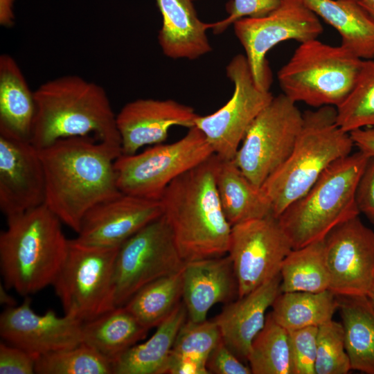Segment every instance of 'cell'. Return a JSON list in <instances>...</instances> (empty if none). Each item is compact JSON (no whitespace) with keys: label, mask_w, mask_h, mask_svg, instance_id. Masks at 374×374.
<instances>
[{"label":"cell","mask_w":374,"mask_h":374,"mask_svg":"<svg viewBox=\"0 0 374 374\" xmlns=\"http://www.w3.org/2000/svg\"><path fill=\"white\" fill-rule=\"evenodd\" d=\"M349 132L337 122V109L323 106L303 113V124L287 159L260 186L273 215H280L305 195L334 162L349 155L354 147Z\"/></svg>","instance_id":"5b68a950"},{"label":"cell","mask_w":374,"mask_h":374,"mask_svg":"<svg viewBox=\"0 0 374 374\" xmlns=\"http://www.w3.org/2000/svg\"><path fill=\"white\" fill-rule=\"evenodd\" d=\"M148 330L124 306L116 307L82 323V342L113 362Z\"/></svg>","instance_id":"83f0119b"},{"label":"cell","mask_w":374,"mask_h":374,"mask_svg":"<svg viewBox=\"0 0 374 374\" xmlns=\"http://www.w3.org/2000/svg\"><path fill=\"white\" fill-rule=\"evenodd\" d=\"M238 297L233 266L228 254L186 262L183 271V302L188 319L206 320L210 309L219 303Z\"/></svg>","instance_id":"ffe728a7"},{"label":"cell","mask_w":374,"mask_h":374,"mask_svg":"<svg viewBox=\"0 0 374 374\" xmlns=\"http://www.w3.org/2000/svg\"><path fill=\"white\" fill-rule=\"evenodd\" d=\"M350 370L342 323L332 319L319 326L315 374H346Z\"/></svg>","instance_id":"d590c367"},{"label":"cell","mask_w":374,"mask_h":374,"mask_svg":"<svg viewBox=\"0 0 374 374\" xmlns=\"http://www.w3.org/2000/svg\"><path fill=\"white\" fill-rule=\"evenodd\" d=\"M206 368L209 373L215 374H251L247 366L221 339L210 354Z\"/></svg>","instance_id":"ab89813d"},{"label":"cell","mask_w":374,"mask_h":374,"mask_svg":"<svg viewBox=\"0 0 374 374\" xmlns=\"http://www.w3.org/2000/svg\"><path fill=\"white\" fill-rule=\"evenodd\" d=\"M215 177L223 212L231 226L274 215L271 204L261 188L244 175L233 159L218 157Z\"/></svg>","instance_id":"603a6c76"},{"label":"cell","mask_w":374,"mask_h":374,"mask_svg":"<svg viewBox=\"0 0 374 374\" xmlns=\"http://www.w3.org/2000/svg\"><path fill=\"white\" fill-rule=\"evenodd\" d=\"M15 0H0V24L5 27H10L14 23Z\"/></svg>","instance_id":"7bdbcfd3"},{"label":"cell","mask_w":374,"mask_h":374,"mask_svg":"<svg viewBox=\"0 0 374 374\" xmlns=\"http://www.w3.org/2000/svg\"><path fill=\"white\" fill-rule=\"evenodd\" d=\"M318 326L289 331L294 374H315Z\"/></svg>","instance_id":"8d00e7d4"},{"label":"cell","mask_w":374,"mask_h":374,"mask_svg":"<svg viewBox=\"0 0 374 374\" xmlns=\"http://www.w3.org/2000/svg\"><path fill=\"white\" fill-rule=\"evenodd\" d=\"M37 357L5 341L0 344L1 374H33Z\"/></svg>","instance_id":"f35d334b"},{"label":"cell","mask_w":374,"mask_h":374,"mask_svg":"<svg viewBox=\"0 0 374 374\" xmlns=\"http://www.w3.org/2000/svg\"><path fill=\"white\" fill-rule=\"evenodd\" d=\"M184 268L145 285L123 306L146 328L157 327L181 302Z\"/></svg>","instance_id":"4dcf8cb0"},{"label":"cell","mask_w":374,"mask_h":374,"mask_svg":"<svg viewBox=\"0 0 374 374\" xmlns=\"http://www.w3.org/2000/svg\"><path fill=\"white\" fill-rule=\"evenodd\" d=\"M162 16L159 44L169 58L193 60L210 53L206 35L210 23L202 21L193 0H155Z\"/></svg>","instance_id":"7402d4cb"},{"label":"cell","mask_w":374,"mask_h":374,"mask_svg":"<svg viewBox=\"0 0 374 374\" xmlns=\"http://www.w3.org/2000/svg\"><path fill=\"white\" fill-rule=\"evenodd\" d=\"M188 319L181 302L145 342L135 344L113 362L114 374H163L178 332Z\"/></svg>","instance_id":"cb8c5ba5"},{"label":"cell","mask_w":374,"mask_h":374,"mask_svg":"<svg viewBox=\"0 0 374 374\" xmlns=\"http://www.w3.org/2000/svg\"><path fill=\"white\" fill-rule=\"evenodd\" d=\"M218 157L182 174L166 188L160 202L185 262L228 253L232 226L223 212L215 184Z\"/></svg>","instance_id":"7a4b0ae2"},{"label":"cell","mask_w":374,"mask_h":374,"mask_svg":"<svg viewBox=\"0 0 374 374\" xmlns=\"http://www.w3.org/2000/svg\"><path fill=\"white\" fill-rule=\"evenodd\" d=\"M226 74L233 84L232 96L214 113L199 115L195 127L215 155L233 160L250 125L274 96L256 85L245 55H235L226 67Z\"/></svg>","instance_id":"4fadbf2b"},{"label":"cell","mask_w":374,"mask_h":374,"mask_svg":"<svg viewBox=\"0 0 374 374\" xmlns=\"http://www.w3.org/2000/svg\"><path fill=\"white\" fill-rule=\"evenodd\" d=\"M38 374H112V362L90 346L79 345L37 357Z\"/></svg>","instance_id":"d6a6232c"},{"label":"cell","mask_w":374,"mask_h":374,"mask_svg":"<svg viewBox=\"0 0 374 374\" xmlns=\"http://www.w3.org/2000/svg\"><path fill=\"white\" fill-rule=\"evenodd\" d=\"M292 249L274 215L232 226L227 254L238 282V298L279 274L283 260Z\"/></svg>","instance_id":"5bb4252c"},{"label":"cell","mask_w":374,"mask_h":374,"mask_svg":"<svg viewBox=\"0 0 374 374\" xmlns=\"http://www.w3.org/2000/svg\"><path fill=\"white\" fill-rule=\"evenodd\" d=\"M280 274L281 292H320L329 290L324 240L293 249L283 260Z\"/></svg>","instance_id":"f546056e"},{"label":"cell","mask_w":374,"mask_h":374,"mask_svg":"<svg viewBox=\"0 0 374 374\" xmlns=\"http://www.w3.org/2000/svg\"><path fill=\"white\" fill-rule=\"evenodd\" d=\"M39 152L46 179L44 204L76 233L90 208L121 193L114 170L121 147L91 136H73Z\"/></svg>","instance_id":"6da1fadb"},{"label":"cell","mask_w":374,"mask_h":374,"mask_svg":"<svg viewBox=\"0 0 374 374\" xmlns=\"http://www.w3.org/2000/svg\"><path fill=\"white\" fill-rule=\"evenodd\" d=\"M364 60L340 46L317 39L301 43L278 72L283 93L312 107H337L348 96Z\"/></svg>","instance_id":"52a82bcc"},{"label":"cell","mask_w":374,"mask_h":374,"mask_svg":"<svg viewBox=\"0 0 374 374\" xmlns=\"http://www.w3.org/2000/svg\"><path fill=\"white\" fill-rule=\"evenodd\" d=\"M185 265L172 231L161 215L119 247L114 272L116 307L123 306L145 285L180 271Z\"/></svg>","instance_id":"7c38bea8"},{"label":"cell","mask_w":374,"mask_h":374,"mask_svg":"<svg viewBox=\"0 0 374 374\" xmlns=\"http://www.w3.org/2000/svg\"><path fill=\"white\" fill-rule=\"evenodd\" d=\"M46 179L39 150L0 132V208L6 217L44 204Z\"/></svg>","instance_id":"2e32d148"},{"label":"cell","mask_w":374,"mask_h":374,"mask_svg":"<svg viewBox=\"0 0 374 374\" xmlns=\"http://www.w3.org/2000/svg\"><path fill=\"white\" fill-rule=\"evenodd\" d=\"M352 370L374 374V305L367 296H337Z\"/></svg>","instance_id":"4316f807"},{"label":"cell","mask_w":374,"mask_h":374,"mask_svg":"<svg viewBox=\"0 0 374 374\" xmlns=\"http://www.w3.org/2000/svg\"><path fill=\"white\" fill-rule=\"evenodd\" d=\"M354 145L368 157H374V127H364L350 132Z\"/></svg>","instance_id":"b9f144b4"},{"label":"cell","mask_w":374,"mask_h":374,"mask_svg":"<svg viewBox=\"0 0 374 374\" xmlns=\"http://www.w3.org/2000/svg\"><path fill=\"white\" fill-rule=\"evenodd\" d=\"M82 323L68 315L58 317L53 310L37 314L26 296L20 305L6 308L1 313L0 335L3 341L38 357L82 343Z\"/></svg>","instance_id":"e0dca14e"},{"label":"cell","mask_w":374,"mask_h":374,"mask_svg":"<svg viewBox=\"0 0 374 374\" xmlns=\"http://www.w3.org/2000/svg\"><path fill=\"white\" fill-rule=\"evenodd\" d=\"M339 34L341 44L362 60L374 59V19L357 0H303Z\"/></svg>","instance_id":"d4e9b609"},{"label":"cell","mask_w":374,"mask_h":374,"mask_svg":"<svg viewBox=\"0 0 374 374\" xmlns=\"http://www.w3.org/2000/svg\"><path fill=\"white\" fill-rule=\"evenodd\" d=\"M337 109V122L345 132L374 127V59L364 60L356 84Z\"/></svg>","instance_id":"836d02e7"},{"label":"cell","mask_w":374,"mask_h":374,"mask_svg":"<svg viewBox=\"0 0 374 374\" xmlns=\"http://www.w3.org/2000/svg\"><path fill=\"white\" fill-rule=\"evenodd\" d=\"M356 203L359 213L374 224V157H368L356 189Z\"/></svg>","instance_id":"60d3db41"},{"label":"cell","mask_w":374,"mask_h":374,"mask_svg":"<svg viewBox=\"0 0 374 374\" xmlns=\"http://www.w3.org/2000/svg\"><path fill=\"white\" fill-rule=\"evenodd\" d=\"M303 124V113L283 93L274 96L248 129L234 162L260 187L290 154Z\"/></svg>","instance_id":"8fae6325"},{"label":"cell","mask_w":374,"mask_h":374,"mask_svg":"<svg viewBox=\"0 0 374 374\" xmlns=\"http://www.w3.org/2000/svg\"><path fill=\"white\" fill-rule=\"evenodd\" d=\"M34 92L16 60L0 56V132L29 140L35 115Z\"/></svg>","instance_id":"484cf974"},{"label":"cell","mask_w":374,"mask_h":374,"mask_svg":"<svg viewBox=\"0 0 374 374\" xmlns=\"http://www.w3.org/2000/svg\"><path fill=\"white\" fill-rule=\"evenodd\" d=\"M119 247L69 240L66 256L52 284L65 315L84 323L116 308L114 272Z\"/></svg>","instance_id":"ba28073f"},{"label":"cell","mask_w":374,"mask_h":374,"mask_svg":"<svg viewBox=\"0 0 374 374\" xmlns=\"http://www.w3.org/2000/svg\"><path fill=\"white\" fill-rule=\"evenodd\" d=\"M374 19V0H357Z\"/></svg>","instance_id":"f6af8a7d"},{"label":"cell","mask_w":374,"mask_h":374,"mask_svg":"<svg viewBox=\"0 0 374 374\" xmlns=\"http://www.w3.org/2000/svg\"><path fill=\"white\" fill-rule=\"evenodd\" d=\"M6 287L3 285L2 283H0V303L3 305H6L7 308H11L17 306L16 300L10 295Z\"/></svg>","instance_id":"ee69618b"},{"label":"cell","mask_w":374,"mask_h":374,"mask_svg":"<svg viewBox=\"0 0 374 374\" xmlns=\"http://www.w3.org/2000/svg\"><path fill=\"white\" fill-rule=\"evenodd\" d=\"M253 374H294L289 331L269 312L247 357Z\"/></svg>","instance_id":"1f68e13d"},{"label":"cell","mask_w":374,"mask_h":374,"mask_svg":"<svg viewBox=\"0 0 374 374\" xmlns=\"http://www.w3.org/2000/svg\"><path fill=\"white\" fill-rule=\"evenodd\" d=\"M271 312L275 321L288 331L319 326L332 319L339 308L338 296L330 290L320 292H280Z\"/></svg>","instance_id":"f1b7e54d"},{"label":"cell","mask_w":374,"mask_h":374,"mask_svg":"<svg viewBox=\"0 0 374 374\" xmlns=\"http://www.w3.org/2000/svg\"><path fill=\"white\" fill-rule=\"evenodd\" d=\"M179 141L157 144L140 153L121 154L114 161L116 184L124 194L159 200L176 178L214 153L197 127Z\"/></svg>","instance_id":"9c48e42d"},{"label":"cell","mask_w":374,"mask_h":374,"mask_svg":"<svg viewBox=\"0 0 374 374\" xmlns=\"http://www.w3.org/2000/svg\"><path fill=\"white\" fill-rule=\"evenodd\" d=\"M221 339L219 328L214 319L201 322L187 319L178 332L168 363L185 360L206 368L210 354Z\"/></svg>","instance_id":"e575fe53"},{"label":"cell","mask_w":374,"mask_h":374,"mask_svg":"<svg viewBox=\"0 0 374 374\" xmlns=\"http://www.w3.org/2000/svg\"><path fill=\"white\" fill-rule=\"evenodd\" d=\"M367 296L368 297V299H370V301H371V303L374 305V286L373 287L371 290L369 292Z\"/></svg>","instance_id":"bcb514c9"},{"label":"cell","mask_w":374,"mask_h":374,"mask_svg":"<svg viewBox=\"0 0 374 374\" xmlns=\"http://www.w3.org/2000/svg\"><path fill=\"white\" fill-rule=\"evenodd\" d=\"M368 159L359 150L336 161L277 217L293 249L324 240L337 225L359 215L356 189Z\"/></svg>","instance_id":"8992f818"},{"label":"cell","mask_w":374,"mask_h":374,"mask_svg":"<svg viewBox=\"0 0 374 374\" xmlns=\"http://www.w3.org/2000/svg\"><path fill=\"white\" fill-rule=\"evenodd\" d=\"M34 96L36 110L30 141L38 150L73 136H91L121 148L116 115L102 86L66 75L43 83Z\"/></svg>","instance_id":"3957f363"},{"label":"cell","mask_w":374,"mask_h":374,"mask_svg":"<svg viewBox=\"0 0 374 374\" xmlns=\"http://www.w3.org/2000/svg\"><path fill=\"white\" fill-rule=\"evenodd\" d=\"M280 274L247 295L226 303L214 319L222 339L242 361H247L251 344L263 328L266 312L281 292Z\"/></svg>","instance_id":"44dd1931"},{"label":"cell","mask_w":374,"mask_h":374,"mask_svg":"<svg viewBox=\"0 0 374 374\" xmlns=\"http://www.w3.org/2000/svg\"><path fill=\"white\" fill-rule=\"evenodd\" d=\"M161 215L160 200L121 193L99 202L87 212L75 239L89 245L119 247Z\"/></svg>","instance_id":"ac0fdd59"},{"label":"cell","mask_w":374,"mask_h":374,"mask_svg":"<svg viewBox=\"0 0 374 374\" xmlns=\"http://www.w3.org/2000/svg\"><path fill=\"white\" fill-rule=\"evenodd\" d=\"M61 223L45 204L7 217L0 233V268L7 289L26 297L52 285L69 247Z\"/></svg>","instance_id":"277c9868"},{"label":"cell","mask_w":374,"mask_h":374,"mask_svg":"<svg viewBox=\"0 0 374 374\" xmlns=\"http://www.w3.org/2000/svg\"><path fill=\"white\" fill-rule=\"evenodd\" d=\"M234 33L245 51L256 85L269 90L272 73L267 54L288 40L301 43L317 39L323 27L319 17L303 0H280L271 12L258 18H242L233 24Z\"/></svg>","instance_id":"30bf717a"},{"label":"cell","mask_w":374,"mask_h":374,"mask_svg":"<svg viewBox=\"0 0 374 374\" xmlns=\"http://www.w3.org/2000/svg\"><path fill=\"white\" fill-rule=\"evenodd\" d=\"M198 114L172 99L141 98L124 105L116 115L122 154H132L148 145L162 143L173 126H195Z\"/></svg>","instance_id":"d6986e66"},{"label":"cell","mask_w":374,"mask_h":374,"mask_svg":"<svg viewBox=\"0 0 374 374\" xmlns=\"http://www.w3.org/2000/svg\"><path fill=\"white\" fill-rule=\"evenodd\" d=\"M329 290L337 296H367L374 286V231L359 216L325 238Z\"/></svg>","instance_id":"9a60e30c"},{"label":"cell","mask_w":374,"mask_h":374,"mask_svg":"<svg viewBox=\"0 0 374 374\" xmlns=\"http://www.w3.org/2000/svg\"><path fill=\"white\" fill-rule=\"evenodd\" d=\"M280 0H231L226 5L228 15L224 19L210 23V28L219 34L242 18H258L274 10Z\"/></svg>","instance_id":"74e56055"}]
</instances>
